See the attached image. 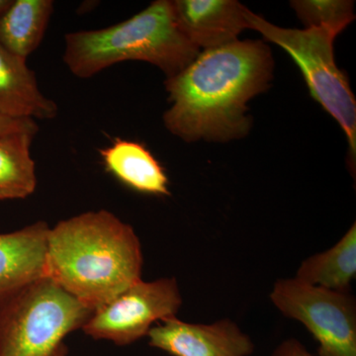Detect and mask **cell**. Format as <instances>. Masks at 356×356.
Returning <instances> with one entry per match:
<instances>
[{
  "instance_id": "cell-17",
  "label": "cell",
  "mask_w": 356,
  "mask_h": 356,
  "mask_svg": "<svg viewBox=\"0 0 356 356\" xmlns=\"http://www.w3.org/2000/svg\"><path fill=\"white\" fill-rule=\"evenodd\" d=\"M39 127L32 119H14L0 115V136L18 132H38Z\"/></svg>"
},
{
  "instance_id": "cell-15",
  "label": "cell",
  "mask_w": 356,
  "mask_h": 356,
  "mask_svg": "<svg viewBox=\"0 0 356 356\" xmlns=\"http://www.w3.org/2000/svg\"><path fill=\"white\" fill-rule=\"evenodd\" d=\"M36 134L0 136V200L27 198L36 189V168L31 158V145Z\"/></svg>"
},
{
  "instance_id": "cell-6",
  "label": "cell",
  "mask_w": 356,
  "mask_h": 356,
  "mask_svg": "<svg viewBox=\"0 0 356 356\" xmlns=\"http://www.w3.org/2000/svg\"><path fill=\"white\" fill-rule=\"evenodd\" d=\"M271 302L302 323L318 341L320 356H356V303L350 293L332 291L289 278L273 285Z\"/></svg>"
},
{
  "instance_id": "cell-16",
  "label": "cell",
  "mask_w": 356,
  "mask_h": 356,
  "mask_svg": "<svg viewBox=\"0 0 356 356\" xmlns=\"http://www.w3.org/2000/svg\"><path fill=\"white\" fill-rule=\"evenodd\" d=\"M299 19L306 28H320L339 34L355 20L350 0H297L291 1Z\"/></svg>"
},
{
  "instance_id": "cell-14",
  "label": "cell",
  "mask_w": 356,
  "mask_h": 356,
  "mask_svg": "<svg viewBox=\"0 0 356 356\" xmlns=\"http://www.w3.org/2000/svg\"><path fill=\"white\" fill-rule=\"evenodd\" d=\"M355 275V222L334 247L302 262L295 280L332 291L350 293L351 282Z\"/></svg>"
},
{
  "instance_id": "cell-13",
  "label": "cell",
  "mask_w": 356,
  "mask_h": 356,
  "mask_svg": "<svg viewBox=\"0 0 356 356\" xmlns=\"http://www.w3.org/2000/svg\"><path fill=\"white\" fill-rule=\"evenodd\" d=\"M53 10L51 0H13L0 17V44L27 60L43 41Z\"/></svg>"
},
{
  "instance_id": "cell-9",
  "label": "cell",
  "mask_w": 356,
  "mask_h": 356,
  "mask_svg": "<svg viewBox=\"0 0 356 356\" xmlns=\"http://www.w3.org/2000/svg\"><path fill=\"white\" fill-rule=\"evenodd\" d=\"M172 6L180 31L199 50L233 43L248 29L247 7L236 0H173Z\"/></svg>"
},
{
  "instance_id": "cell-10",
  "label": "cell",
  "mask_w": 356,
  "mask_h": 356,
  "mask_svg": "<svg viewBox=\"0 0 356 356\" xmlns=\"http://www.w3.org/2000/svg\"><path fill=\"white\" fill-rule=\"evenodd\" d=\"M43 221L0 234V306L27 285L46 277L47 238Z\"/></svg>"
},
{
  "instance_id": "cell-8",
  "label": "cell",
  "mask_w": 356,
  "mask_h": 356,
  "mask_svg": "<svg viewBox=\"0 0 356 356\" xmlns=\"http://www.w3.org/2000/svg\"><path fill=\"white\" fill-rule=\"evenodd\" d=\"M147 337L149 346L172 356H250L254 351L252 339L229 318L204 325L168 318Z\"/></svg>"
},
{
  "instance_id": "cell-5",
  "label": "cell",
  "mask_w": 356,
  "mask_h": 356,
  "mask_svg": "<svg viewBox=\"0 0 356 356\" xmlns=\"http://www.w3.org/2000/svg\"><path fill=\"white\" fill-rule=\"evenodd\" d=\"M248 29L255 30L271 43L287 51L298 65L311 96L341 125L355 165L356 102L348 77L337 67L334 55L337 35L320 28L287 29L271 24L245 10Z\"/></svg>"
},
{
  "instance_id": "cell-18",
  "label": "cell",
  "mask_w": 356,
  "mask_h": 356,
  "mask_svg": "<svg viewBox=\"0 0 356 356\" xmlns=\"http://www.w3.org/2000/svg\"><path fill=\"white\" fill-rule=\"evenodd\" d=\"M271 356H313L298 339H287L274 350Z\"/></svg>"
},
{
  "instance_id": "cell-19",
  "label": "cell",
  "mask_w": 356,
  "mask_h": 356,
  "mask_svg": "<svg viewBox=\"0 0 356 356\" xmlns=\"http://www.w3.org/2000/svg\"><path fill=\"white\" fill-rule=\"evenodd\" d=\"M13 0H0V17L6 13L7 9L10 7Z\"/></svg>"
},
{
  "instance_id": "cell-11",
  "label": "cell",
  "mask_w": 356,
  "mask_h": 356,
  "mask_svg": "<svg viewBox=\"0 0 356 356\" xmlns=\"http://www.w3.org/2000/svg\"><path fill=\"white\" fill-rule=\"evenodd\" d=\"M58 105L40 90L35 72L26 58L0 44V115L14 119L50 120Z\"/></svg>"
},
{
  "instance_id": "cell-2",
  "label": "cell",
  "mask_w": 356,
  "mask_h": 356,
  "mask_svg": "<svg viewBox=\"0 0 356 356\" xmlns=\"http://www.w3.org/2000/svg\"><path fill=\"white\" fill-rule=\"evenodd\" d=\"M142 267L139 238L109 211L83 213L49 231L46 277L93 311L140 280Z\"/></svg>"
},
{
  "instance_id": "cell-3",
  "label": "cell",
  "mask_w": 356,
  "mask_h": 356,
  "mask_svg": "<svg viewBox=\"0 0 356 356\" xmlns=\"http://www.w3.org/2000/svg\"><path fill=\"white\" fill-rule=\"evenodd\" d=\"M199 53L178 28L172 1L156 0L119 24L65 35L63 58L79 79H89L127 60L156 65L168 79L185 69Z\"/></svg>"
},
{
  "instance_id": "cell-1",
  "label": "cell",
  "mask_w": 356,
  "mask_h": 356,
  "mask_svg": "<svg viewBox=\"0 0 356 356\" xmlns=\"http://www.w3.org/2000/svg\"><path fill=\"white\" fill-rule=\"evenodd\" d=\"M273 58L261 41H236L204 50L165 86L172 107L163 114L166 129L185 140L242 139L252 121L248 102L266 91Z\"/></svg>"
},
{
  "instance_id": "cell-4",
  "label": "cell",
  "mask_w": 356,
  "mask_h": 356,
  "mask_svg": "<svg viewBox=\"0 0 356 356\" xmlns=\"http://www.w3.org/2000/svg\"><path fill=\"white\" fill-rule=\"evenodd\" d=\"M93 312L50 278H40L0 306V356H54Z\"/></svg>"
},
{
  "instance_id": "cell-20",
  "label": "cell",
  "mask_w": 356,
  "mask_h": 356,
  "mask_svg": "<svg viewBox=\"0 0 356 356\" xmlns=\"http://www.w3.org/2000/svg\"><path fill=\"white\" fill-rule=\"evenodd\" d=\"M67 348L64 343L60 344V348L56 351L54 356H67Z\"/></svg>"
},
{
  "instance_id": "cell-7",
  "label": "cell",
  "mask_w": 356,
  "mask_h": 356,
  "mask_svg": "<svg viewBox=\"0 0 356 356\" xmlns=\"http://www.w3.org/2000/svg\"><path fill=\"white\" fill-rule=\"evenodd\" d=\"M181 305L175 278L140 280L96 309L81 329L92 339L129 346L147 336L154 323L177 317Z\"/></svg>"
},
{
  "instance_id": "cell-12",
  "label": "cell",
  "mask_w": 356,
  "mask_h": 356,
  "mask_svg": "<svg viewBox=\"0 0 356 356\" xmlns=\"http://www.w3.org/2000/svg\"><path fill=\"white\" fill-rule=\"evenodd\" d=\"M107 172L133 191L154 196H170L165 168L144 145L116 139L100 149Z\"/></svg>"
}]
</instances>
